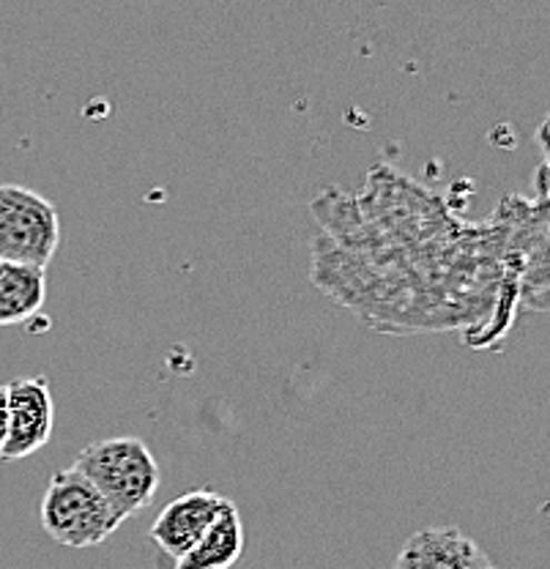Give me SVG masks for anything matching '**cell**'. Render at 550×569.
Returning <instances> with one entry per match:
<instances>
[{"instance_id": "obj_9", "label": "cell", "mask_w": 550, "mask_h": 569, "mask_svg": "<svg viewBox=\"0 0 550 569\" xmlns=\"http://www.w3.org/2000/svg\"><path fill=\"white\" fill-rule=\"evenodd\" d=\"M6 432H9V406H6V387L0 383V449L6 443Z\"/></svg>"}, {"instance_id": "obj_1", "label": "cell", "mask_w": 550, "mask_h": 569, "mask_svg": "<svg viewBox=\"0 0 550 569\" xmlns=\"http://www.w3.org/2000/svg\"><path fill=\"white\" fill-rule=\"evenodd\" d=\"M72 468L104 496L123 523L132 515L143 512L162 482L157 458L138 436H116L88 443L80 449Z\"/></svg>"}, {"instance_id": "obj_7", "label": "cell", "mask_w": 550, "mask_h": 569, "mask_svg": "<svg viewBox=\"0 0 550 569\" xmlns=\"http://www.w3.org/2000/svg\"><path fill=\"white\" fill-rule=\"evenodd\" d=\"M244 553V523L233 501L217 515L209 531L198 539L192 550L173 565V569H230Z\"/></svg>"}, {"instance_id": "obj_3", "label": "cell", "mask_w": 550, "mask_h": 569, "mask_svg": "<svg viewBox=\"0 0 550 569\" xmlns=\"http://www.w3.org/2000/svg\"><path fill=\"white\" fill-rule=\"evenodd\" d=\"M61 244L58 209L33 189L0 183V260L47 269Z\"/></svg>"}, {"instance_id": "obj_2", "label": "cell", "mask_w": 550, "mask_h": 569, "mask_svg": "<svg viewBox=\"0 0 550 569\" xmlns=\"http://www.w3.org/2000/svg\"><path fill=\"white\" fill-rule=\"evenodd\" d=\"M39 518L47 537L72 550L97 548L123 526L104 496L77 468L52 473L41 496Z\"/></svg>"}, {"instance_id": "obj_5", "label": "cell", "mask_w": 550, "mask_h": 569, "mask_svg": "<svg viewBox=\"0 0 550 569\" xmlns=\"http://www.w3.org/2000/svg\"><path fill=\"white\" fill-rule=\"evenodd\" d=\"M230 498H224L214 490H189L179 498L168 503V507L159 512V518L153 520L151 542L162 550V556H168L170 561H179L189 550L198 545V539L209 531V526L214 523L217 515L228 507Z\"/></svg>"}, {"instance_id": "obj_4", "label": "cell", "mask_w": 550, "mask_h": 569, "mask_svg": "<svg viewBox=\"0 0 550 569\" xmlns=\"http://www.w3.org/2000/svg\"><path fill=\"white\" fill-rule=\"evenodd\" d=\"M6 406H9V432L0 449V460H26L50 443L56 427V402L44 376H26L6 383Z\"/></svg>"}, {"instance_id": "obj_6", "label": "cell", "mask_w": 550, "mask_h": 569, "mask_svg": "<svg viewBox=\"0 0 550 569\" xmlns=\"http://www.w3.org/2000/svg\"><path fill=\"white\" fill-rule=\"evenodd\" d=\"M392 569H496L479 542L454 526H433L406 539Z\"/></svg>"}, {"instance_id": "obj_8", "label": "cell", "mask_w": 550, "mask_h": 569, "mask_svg": "<svg viewBox=\"0 0 550 569\" xmlns=\"http://www.w3.org/2000/svg\"><path fill=\"white\" fill-rule=\"evenodd\" d=\"M47 299V269L0 260V326H17L41 312Z\"/></svg>"}]
</instances>
